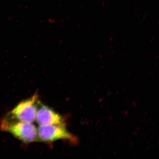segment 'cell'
Masks as SVG:
<instances>
[{
	"label": "cell",
	"instance_id": "obj_2",
	"mask_svg": "<svg viewBox=\"0 0 159 159\" xmlns=\"http://www.w3.org/2000/svg\"><path fill=\"white\" fill-rule=\"evenodd\" d=\"M39 103L38 95L35 94L19 103L7 117L19 122L33 123L35 121Z\"/></svg>",
	"mask_w": 159,
	"mask_h": 159
},
{
	"label": "cell",
	"instance_id": "obj_4",
	"mask_svg": "<svg viewBox=\"0 0 159 159\" xmlns=\"http://www.w3.org/2000/svg\"><path fill=\"white\" fill-rule=\"evenodd\" d=\"M35 121L39 125L65 124L63 118L59 114L40 102L38 107Z\"/></svg>",
	"mask_w": 159,
	"mask_h": 159
},
{
	"label": "cell",
	"instance_id": "obj_3",
	"mask_svg": "<svg viewBox=\"0 0 159 159\" xmlns=\"http://www.w3.org/2000/svg\"><path fill=\"white\" fill-rule=\"evenodd\" d=\"M38 141L51 143L60 140L75 142V138L66 129L65 124L39 125L37 128Z\"/></svg>",
	"mask_w": 159,
	"mask_h": 159
},
{
	"label": "cell",
	"instance_id": "obj_1",
	"mask_svg": "<svg viewBox=\"0 0 159 159\" xmlns=\"http://www.w3.org/2000/svg\"><path fill=\"white\" fill-rule=\"evenodd\" d=\"M1 128L25 144L38 141L37 128L33 123L15 121L6 117L1 122Z\"/></svg>",
	"mask_w": 159,
	"mask_h": 159
}]
</instances>
